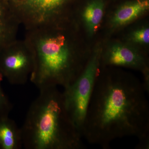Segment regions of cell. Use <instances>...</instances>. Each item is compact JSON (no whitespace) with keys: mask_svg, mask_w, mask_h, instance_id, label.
Instances as JSON below:
<instances>
[{"mask_svg":"<svg viewBox=\"0 0 149 149\" xmlns=\"http://www.w3.org/2000/svg\"><path fill=\"white\" fill-rule=\"evenodd\" d=\"M143 83L119 71L100 72L81 135L88 143L108 148L116 139L138 138L137 148L148 149L149 106Z\"/></svg>","mask_w":149,"mask_h":149,"instance_id":"cell-1","label":"cell"},{"mask_svg":"<svg viewBox=\"0 0 149 149\" xmlns=\"http://www.w3.org/2000/svg\"><path fill=\"white\" fill-rule=\"evenodd\" d=\"M65 21L25 30L24 39L34 56V67L29 79L39 90L64 88L77 79L86 65L82 63Z\"/></svg>","mask_w":149,"mask_h":149,"instance_id":"cell-2","label":"cell"},{"mask_svg":"<svg viewBox=\"0 0 149 149\" xmlns=\"http://www.w3.org/2000/svg\"><path fill=\"white\" fill-rule=\"evenodd\" d=\"M21 128L26 149H82V135L70 116L58 87L39 90Z\"/></svg>","mask_w":149,"mask_h":149,"instance_id":"cell-3","label":"cell"},{"mask_svg":"<svg viewBox=\"0 0 149 149\" xmlns=\"http://www.w3.org/2000/svg\"><path fill=\"white\" fill-rule=\"evenodd\" d=\"M102 51L97 48L85 68L73 83L63 88L65 104L70 116L81 134L86 112L101 67Z\"/></svg>","mask_w":149,"mask_h":149,"instance_id":"cell-4","label":"cell"},{"mask_svg":"<svg viewBox=\"0 0 149 149\" xmlns=\"http://www.w3.org/2000/svg\"><path fill=\"white\" fill-rule=\"evenodd\" d=\"M70 0H17L10 2L25 30L66 21V7Z\"/></svg>","mask_w":149,"mask_h":149,"instance_id":"cell-5","label":"cell"},{"mask_svg":"<svg viewBox=\"0 0 149 149\" xmlns=\"http://www.w3.org/2000/svg\"><path fill=\"white\" fill-rule=\"evenodd\" d=\"M34 56L25 39H17L0 53V72L12 85L27 83L34 67Z\"/></svg>","mask_w":149,"mask_h":149,"instance_id":"cell-6","label":"cell"},{"mask_svg":"<svg viewBox=\"0 0 149 149\" xmlns=\"http://www.w3.org/2000/svg\"><path fill=\"white\" fill-rule=\"evenodd\" d=\"M103 64L140 70L144 76L149 74L146 56L135 49L122 44L113 45L105 54L102 53L101 65Z\"/></svg>","mask_w":149,"mask_h":149,"instance_id":"cell-7","label":"cell"},{"mask_svg":"<svg viewBox=\"0 0 149 149\" xmlns=\"http://www.w3.org/2000/svg\"><path fill=\"white\" fill-rule=\"evenodd\" d=\"M20 24L11 3L8 0H0V53L17 39Z\"/></svg>","mask_w":149,"mask_h":149,"instance_id":"cell-8","label":"cell"},{"mask_svg":"<svg viewBox=\"0 0 149 149\" xmlns=\"http://www.w3.org/2000/svg\"><path fill=\"white\" fill-rule=\"evenodd\" d=\"M149 8V0H134L122 5L116 11L111 19L114 27L130 23L146 12Z\"/></svg>","mask_w":149,"mask_h":149,"instance_id":"cell-9","label":"cell"},{"mask_svg":"<svg viewBox=\"0 0 149 149\" xmlns=\"http://www.w3.org/2000/svg\"><path fill=\"white\" fill-rule=\"evenodd\" d=\"M22 147L21 128L8 116L0 117V149H20Z\"/></svg>","mask_w":149,"mask_h":149,"instance_id":"cell-10","label":"cell"},{"mask_svg":"<svg viewBox=\"0 0 149 149\" xmlns=\"http://www.w3.org/2000/svg\"><path fill=\"white\" fill-rule=\"evenodd\" d=\"M104 7L102 0H93L83 10L82 17L87 31L91 35L95 34L98 29L103 17Z\"/></svg>","mask_w":149,"mask_h":149,"instance_id":"cell-11","label":"cell"},{"mask_svg":"<svg viewBox=\"0 0 149 149\" xmlns=\"http://www.w3.org/2000/svg\"><path fill=\"white\" fill-rule=\"evenodd\" d=\"M3 77L0 72V117L8 116L13 109L12 104L2 88Z\"/></svg>","mask_w":149,"mask_h":149,"instance_id":"cell-12","label":"cell"},{"mask_svg":"<svg viewBox=\"0 0 149 149\" xmlns=\"http://www.w3.org/2000/svg\"><path fill=\"white\" fill-rule=\"evenodd\" d=\"M131 39L134 42L148 45L149 43L148 27H143L134 31L131 35Z\"/></svg>","mask_w":149,"mask_h":149,"instance_id":"cell-13","label":"cell"},{"mask_svg":"<svg viewBox=\"0 0 149 149\" xmlns=\"http://www.w3.org/2000/svg\"><path fill=\"white\" fill-rule=\"evenodd\" d=\"M10 2H13L15 1H16L17 0H8Z\"/></svg>","mask_w":149,"mask_h":149,"instance_id":"cell-14","label":"cell"}]
</instances>
